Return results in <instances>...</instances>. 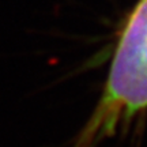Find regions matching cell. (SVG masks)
<instances>
[{
  "mask_svg": "<svg viewBox=\"0 0 147 147\" xmlns=\"http://www.w3.org/2000/svg\"><path fill=\"white\" fill-rule=\"evenodd\" d=\"M147 108V0H138L110 64L104 94L72 147H97Z\"/></svg>",
  "mask_w": 147,
  "mask_h": 147,
  "instance_id": "6da1fadb",
  "label": "cell"
}]
</instances>
